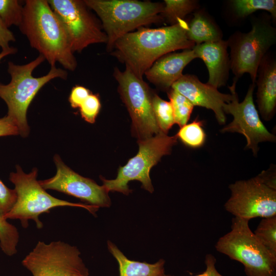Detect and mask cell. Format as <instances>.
<instances>
[{
  "instance_id": "cell-12",
  "label": "cell",
  "mask_w": 276,
  "mask_h": 276,
  "mask_svg": "<svg viewBox=\"0 0 276 276\" xmlns=\"http://www.w3.org/2000/svg\"><path fill=\"white\" fill-rule=\"evenodd\" d=\"M237 81L238 79L234 78L232 85L228 87L233 99L223 106L224 113L232 115L233 120L220 131L222 133L237 132L243 135L247 142L245 149H251L254 155H256L260 143L274 142L276 137L264 126L254 104L253 94L256 84L252 83L249 85L244 100L239 102L236 91Z\"/></svg>"
},
{
  "instance_id": "cell-5",
  "label": "cell",
  "mask_w": 276,
  "mask_h": 276,
  "mask_svg": "<svg viewBox=\"0 0 276 276\" xmlns=\"http://www.w3.org/2000/svg\"><path fill=\"white\" fill-rule=\"evenodd\" d=\"M16 171L11 172L10 181L14 185L17 194L16 202L4 219H18L21 226L26 228L29 220L34 221L36 227L41 229L43 223L39 216L49 213L50 210L58 206H74L86 209L95 215L99 208L81 203H74L53 197L45 191L37 180V169L34 168L31 172L25 173L21 168L17 165Z\"/></svg>"
},
{
  "instance_id": "cell-1",
  "label": "cell",
  "mask_w": 276,
  "mask_h": 276,
  "mask_svg": "<svg viewBox=\"0 0 276 276\" xmlns=\"http://www.w3.org/2000/svg\"><path fill=\"white\" fill-rule=\"evenodd\" d=\"M188 22L159 28H140L128 33L114 43L112 54L140 79L162 56L179 50L192 49L195 44L187 36Z\"/></svg>"
},
{
  "instance_id": "cell-13",
  "label": "cell",
  "mask_w": 276,
  "mask_h": 276,
  "mask_svg": "<svg viewBox=\"0 0 276 276\" xmlns=\"http://www.w3.org/2000/svg\"><path fill=\"white\" fill-rule=\"evenodd\" d=\"M229 198L225 210L235 217L249 221L251 219L276 216V190L257 176L241 180L229 186Z\"/></svg>"
},
{
  "instance_id": "cell-29",
  "label": "cell",
  "mask_w": 276,
  "mask_h": 276,
  "mask_svg": "<svg viewBox=\"0 0 276 276\" xmlns=\"http://www.w3.org/2000/svg\"><path fill=\"white\" fill-rule=\"evenodd\" d=\"M101 104L99 96L91 93L79 107L82 118L87 122L94 123L100 110Z\"/></svg>"
},
{
  "instance_id": "cell-18",
  "label": "cell",
  "mask_w": 276,
  "mask_h": 276,
  "mask_svg": "<svg viewBox=\"0 0 276 276\" xmlns=\"http://www.w3.org/2000/svg\"><path fill=\"white\" fill-rule=\"evenodd\" d=\"M256 83V102L260 114L263 120L269 121L276 110V60L269 53L260 63Z\"/></svg>"
},
{
  "instance_id": "cell-23",
  "label": "cell",
  "mask_w": 276,
  "mask_h": 276,
  "mask_svg": "<svg viewBox=\"0 0 276 276\" xmlns=\"http://www.w3.org/2000/svg\"><path fill=\"white\" fill-rule=\"evenodd\" d=\"M203 122L196 118L193 122L180 127L175 135L186 146L198 148L205 142L206 134L203 128Z\"/></svg>"
},
{
  "instance_id": "cell-10",
  "label": "cell",
  "mask_w": 276,
  "mask_h": 276,
  "mask_svg": "<svg viewBox=\"0 0 276 276\" xmlns=\"http://www.w3.org/2000/svg\"><path fill=\"white\" fill-rule=\"evenodd\" d=\"M113 76L118 82V91L132 122V130L138 141L153 136L160 132L154 116L152 98L148 85L126 67L124 71L116 68Z\"/></svg>"
},
{
  "instance_id": "cell-19",
  "label": "cell",
  "mask_w": 276,
  "mask_h": 276,
  "mask_svg": "<svg viewBox=\"0 0 276 276\" xmlns=\"http://www.w3.org/2000/svg\"><path fill=\"white\" fill-rule=\"evenodd\" d=\"M187 22V36L195 45L222 39L221 29L204 9L194 11L192 18Z\"/></svg>"
},
{
  "instance_id": "cell-33",
  "label": "cell",
  "mask_w": 276,
  "mask_h": 276,
  "mask_svg": "<svg viewBox=\"0 0 276 276\" xmlns=\"http://www.w3.org/2000/svg\"><path fill=\"white\" fill-rule=\"evenodd\" d=\"M15 41L13 33L5 25L0 18V47L2 50H7L11 48L9 43Z\"/></svg>"
},
{
  "instance_id": "cell-8",
  "label": "cell",
  "mask_w": 276,
  "mask_h": 276,
  "mask_svg": "<svg viewBox=\"0 0 276 276\" xmlns=\"http://www.w3.org/2000/svg\"><path fill=\"white\" fill-rule=\"evenodd\" d=\"M177 142L176 135L170 136L159 132L154 136L138 141L139 149L137 154L129 159L123 167H120L116 178L106 179L100 176L103 186L108 191L118 192L128 195L131 192L128 183L138 180L142 187L150 193L154 191L150 177V171L164 155L171 153Z\"/></svg>"
},
{
  "instance_id": "cell-27",
  "label": "cell",
  "mask_w": 276,
  "mask_h": 276,
  "mask_svg": "<svg viewBox=\"0 0 276 276\" xmlns=\"http://www.w3.org/2000/svg\"><path fill=\"white\" fill-rule=\"evenodd\" d=\"M19 239L17 228L0 217V247L3 252L8 256L16 254Z\"/></svg>"
},
{
  "instance_id": "cell-2",
  "label": "cell",
  "mask_w": 276,
  "mask_h": 276,
  "mask_svg": "<svg viewBox=\"0 0 276 276\" xmlns=\"http://www.w3.org/2000/svg\"><path fill=\"white\" fill-rule=\"evenodd\" d=\"M32 48L52 66L59 63L74 71L77 60L66 31L47 0H27L22 22L19 27Z\"/></svg>"
},
{
  "instance_id": "cell-25",
  "label": "cell",
  "mask_w": 276,
  "mask_h": 276,
  "mask_svg": "<svg viewBox=\"0 0 276 276\" xmlns=\"http://www.w3.org/2000/svg\"><path fill=\"white\" fill-rule=\"evenodd\" d=\"M254 233L269 252L276 257V216L262 218Z\"/></svg>"
},
{
  "instance_id": "cell-36",
  "label": "cell",
  "mask_w": 276,
  "mask_h": 276,
  "mask_svg": "<svg viewBox=\"0 0 276 276\" xmlns=\"http://www.w3.org/2000/svg\"><path fill=\"white\" fill-rule=\"evenodd\" d=\"M17 52L16 49L11 47L10 49L7 50H2L0 52V61L5 57L15 53Z\"/></svg>"
},
{
  "instance_id": "cell-14",
  "label": "cell",
  "mask_w": 276,
  "mask_h": 276,
  "mask_svg": "<svg viewBox=\"0 0 276 276\" xmlns=\"http://www.w3.org/2000/svg\"><path fill=\"white\" fill-rule=\"evenodd\" d=\"M54 160L57 172L52 177L38 180L44 190H53L71 195L98 208H108L111 200L105 187L84 177L67 166L56 154Z\"/></svg>"
},
{
  "instance_id": "cell-7",
  "label": "cell",
  "mask_w": 276,
  "mask_h": 276,
  "mask_svg": "<svg viewBox=\"0 0 276 276\" xmlns=\"http://www.w3.org/2000/svg\"><path fill=\"white\" fill-rule=\"evenodd\" d=\"M271 18L269 15L252 18L250 31H237L227 40L231 49V70L235 78L238 80L247 73L252 83H255L260 62L276 42V29Z\"/></svg>"
},
{
  "instance_id": "cell-16",
  "label": "cell",
  "mask_w": 276,
  "mask_h": 276,
  "mask_svg": "<svg viewBox=\"0 0 276 276\" xmlns=\"http://www.w3.org/2000/svg\"><path fill=\"white\" fill-rule=\"evenodd\" d=\"M195 58L192 49L170 53L156 60L144 75L157 87L168 91L183 75L185 67Z\"/></svg>"
},
{
  "instance_id": "cell-28",
  "label": "cell",
  "mask_w": 276,
  "mask_h": 276,
  "mask_svg": "<svg viewBox=\"0 0 276 276\" xmlns=\"http://www.w3.org/2000/svg\"><path fill=\"white\" fill-rule=\"evenodd\" d=\"M24 6L18 0H0V18L9 28L20 25L23 18Z\"/></svg>"
},
{
  "instance_id": "cell-17",
  "label": "cell",
  "mask_w": 276,
  "mask_h": 276,
  "mask_svg": "<svg viewBox=\"0 0 276 276\" xmlns=\"http://www.w3.org/2000/svg\"><path fill=\"white\" fill-rule=\"evenodd\" d=\"M227 40L223 39L195 45L192 49L196 58L204 62L209 73L206 83L218 88L227 83L231 70Z\"/></svg>"
},
{
  "instance_id": "cell-22",
  "label": "cell",
  "mask_w": 276,
  "mask_h": 276,
  "mask_svg": "<svg viewBox=\"0 0 276 276\" xmlns=\"http://www.w3.org/2000/svg\"><path fill=\"white\" fill-rule=\"evenodd\" d=\"M198 9L199 2L196 0H165L161 15L163 19L173 25Z\"/></svg>"
},
{
  "instance_id": "cell-3",
  "label": "cell",
  "mask_w": 276,
  "mask_h": 276,
  "mask_svg": "<svg viewBox=\"0 0 276 276\" xmlns=\"http://www.w3.org/2000/svg\"><path fill=\"white\" fill-rule=\"evenodd\" d=\"M44 60V57L39 54L32 61L23 65L9 61L7 71L11 81L7 84L0 83V98L7 104V116L14 121L19 134L24 137L29 133L27 110L37 93L54 78L66 80L67 78V72L56 65L51 66L47 75L37 78L33 77V71Z\"/></svg>"
},
{
  "instance_id": "cell-24",
  "label": "cell",
  "mask_w": 276,
  "mask_h": 276,
  "mask_svg": "<svg viewBox=\"0 0 276 276\" xmlns=\"http://www.w3.org/2000/svg\"><path fill=\"white\" fill-rule=\"evenodd\" d=\"M175 121L180 127L187 124L192 113L194 105L185 96L171 88L167 91Z\"/></svg>"
},
{
  "instance_id": "cell-4",
  "label": "cell",
  "mask_w": 276,
  "mask_h": 276,
  "mask_svg": "<svg viewBox=\"0 0 276 276\" xmlns=\"http://www.w3.org/2000/svg\"><path fill=\"white\" fill-rule=\"evenodd\" d=\"M102 22L111 51L115 42L136 29L163 20L164 3L136 0H84Z\"/></svg>"
},
{
  "instance_id": "cell-30",
  "label": "cell",
  "mask_w": 276,
  "mask_h": 276,
  "mask_svg": "<svg viewBox=\"0 0 276 276\" xmlns=\"http://www.w3.org/2000/svg\"><path fill=\"white\" fill-rule=\"evenodd\" d=\"M16 199L15 190L8 188L0 179V217L4 218L13 208Z\"/></svg>"
},
{
  "instance_id": "cell-21",
  "label": "cell",
  "mask_w": 276,
  "mask_h": 276,
  "mask_svg": "<svg viewBox=\"0 0 276 276\" xmlns=\"http://www.w3.org/2000/svg\"><path fill=\"white\" fill-rule=\"evenodd\" d=\"M229 4L232 13L238 19L245 18L259 10L268 12L273 20L276 19L275 0H232Z\"/></svg>"
},
{
  "instance_id": "cell-26",
  "label": "cell",
  "mask_w": 276,
  "mask_h": 276,
  "mask_svg": "<svg viewBox=\"0 0 276 276\" xmlns=\"http://www.w3.org/2000/svg\"><path fill=\"white\" fill-rule=\"evenodd\" d=\"M153 109L160 131L167 134L169 129L175 124L173 111L171 103L153 94Z\"/></svg>"
},
{
  "instance_id": "cell-6",
  "label": "cell",
  "mask_w": 276,
  "mask_h": 276,
  "mask_svg": "<svg viewBox=\"0 0 276 276\" xmlns=\"http://www.w3.org/2000/svg\"><path fill=\"white\" fill-rule=\"evenodd\" d=\"M215 248L242 264L247 276H276V257L256 237L248 220L233 218L231 231L218 239Z\"/></svg>"
},
{
  "instance_id": "cell-35",
  "label": "cell",
  "mask_w": 276,
  "mask_h": 276,
  "mask_svg": "<svg viewBox=\"0 0 276 276\" xmlns=\"http://www.w3.org/2000/svg\"><path fill=\"white\" fill-rule=\"evenodd\" d=\"M257 176L268 187L276 190V178L275 171L271 169L263 171Z\"/></svg>"
},
{
  "instance_id": "cell-32",
  "label": "cell",
  "mask_w": 276,
  "mask_h": 276,
  "mask_svg": "<svg viewBox=\"0 0 276 276\" xmlns=\"http://www.w3.org/2000/svg\"><path fill=\"white\" fill-rule=\"evenodd\" d=\"M19 134L14 121L7 115L0 118V136Z\"/></svg>"
},
{
  "instance_id": "cell-34",
  "label": "cell",
  "mask_w": 276,
  "mask_h": 276,
  "mask_svg": "<svg viewBox=\"0 0 276 276\" xmlns=\"http://www.w3.org/2000/svg\"><path fill=\"white\" fill-rule=\"evenodd\" d=\"M216 259L211 254H208L205 255L204 263L206 266L205 271L202 273L192 276H223L217 270L215 264ZM165 276H173L166 275Z\"/></svg>"
},
{
  "instance_id": "cell-9",
  "label": "cell",
  "mask_w": 276,
  "mask_h": 276,
  "mask_svg": "<svg viewBox=\"0 0 276 276\" xmlns=\"http://www.w3.org/2000/svg\"><path fill=\"white\" fill-rule=\"evenodd\" d=\"M75 246L61 241H38L22 260L32 276H89V270Z\"/></svg>"
},
{
  "instance_id": "cell-20",
  "label": "cell",
  "mask_w": 276,
  "mask_h": 276,
  "mask_svg": "<svg viewBox=\"0 0 276 276\" xmlns=\"http://www.w3.org/2000/svg\"><path fill=\"white\" fill-rule=\"evenodd\" d=\"M108 249L117 261L120 276H165L164 259L153 264L141 262L128 259L118 247L110 241Z\"/></svg>"
},
{
  "instance_id": "cell-11",
  "label": "cell",
  "mask_w": 276,
  "mask_h": 276,
  "mask_svg": "<svg viewBox=\"0 0 276 276\" xmlns=\"http://www.w3.org/2000/svg\"><path fill=\"white\" fill-rule=\"evenodd\" d=\"M64 26L73 53L91 44L106 43L107 37L84 1L48 0Z\"/></svg>"
},
{
  "instance_id": "cell-15",
  "label": "cell",
  "mask_w": 276,
  "mask_h": 276,
  "mask_svg": "<svg viewBox=\"0 0 276 276\" xmlns=\"http://www.w3.org/2000/svg\"><path fill=\"white\" fill-rule=\"evenodd\" d=\"M171 88L187 98L194 106L205 107L214 111L220 125L226 122L223 106L233 99L232 94H223L218 89L201 82L194 75H183Z\"/></svg>"
},
{
  "instance_id": "cell-31",
  "label": "cell",
  "mask_w": 276,
  "mask_h": 276,
  "mask_svg": "<svg viewBox=\"0 0 276 276\" xmlns=\"http://www.w3.org/2000/svg\"><path fill=\"white\" fill-rule=\"evenodd\" d=\"M91 93L90 90L81 85H76L71 90L68 101L73 108H79L81 104Z\"/></svg>"
}]
</instances>
